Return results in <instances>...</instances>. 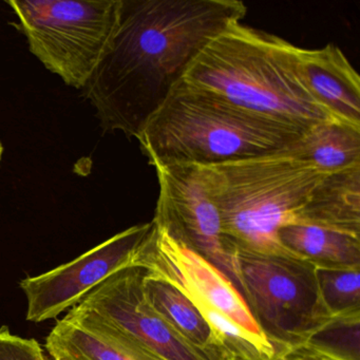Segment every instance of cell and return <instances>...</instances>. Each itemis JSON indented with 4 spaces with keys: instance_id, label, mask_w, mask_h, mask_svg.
Here are the masks:
<instances>
[{
    "instance_id": "cell-1",
    "label": "cell",
    "mask_w": 360,
    "mask_h": 360,
    "mask_svg": "<svg viewBox=\"0 0 360 360\" xmlns=\"http://www.w3.org/2000/svg\"><path fill=\"white\" fill-rule=\"evenodd\" d=\"M246 12L239 0H122L110 47L82 89L103 129L136 138L198 54Z\"/></svg>"
},
{
    "instance_id": "cell-2",
    "label": "cell",
    "mask_w": 360,
    "mask_h": 360,
    "mask_svg": "<svg viewBox=\"0 0 360 360\" xmlns=\"http://www.w3.org/2000/svg\"><path fill=\"white\" fill-rule=\"evenodd\" d=\"M182 81L300 129L337 121L307 89L301 75L300 48L241 22L214 37Z\"/></svg>"
},
{
    "instance_id": "cell-3",
    "label": "cell",
    "mask_w": 360,
    "mask_h": 360,
    "mask_svg": "<svg viewBox=\"0 0 360 360\" xmlns=\"http://www.w3.org/2000/svg\"><path fill=\"white\" fill-rule=\"evenodd\" d=\"M307 131L181 79L136 139L153 167L212 166L288 150Z\"/></svg>"
},
{
    "instance_id": "cell-4",
    "label": "cell",
    "mask_w": 360,
    "mask_h": 360,
    "mask_svg": "<svg viewBox=\"0 0 360 360\" xmlns=\"http://www.w3.org/2000/svg\"><path fill=\"white\" fill-rule=\"evenodd\" d=\"M210 167L229 252L300 258L281 243L279 231L296 222L324 174L288 150Z\"/></svg>"
},
{
    "instance_id": "cell-5",
    "label": "cell",
    "mask_w": 360,
    "mask_h": 360,
    "mask_svg": "<svg viewBox=\"0 0 360 360\" xmlns=\"http://www.w3.org/2000/svg\"><path fill=\"white\" fill-rule=\"evenodd\" d=\"M31 53L66 85L83 89L108 51L122 0H10Z\"/></svg>"
},
{
    "instance_id": "cell-6",
    "label": "cell",
    "mask_w": 360,
    "mask_h": 360,
    "mask_svg": "<svg viewBox=\"0 0 360 360\" xmlns=\"http://www.w3.org/2000/svg\"><path fill=\"white\" fill-rule=\"evenodd\" d=\"M233 256L238 290L275 357L302 343L332 317L320 298L313 263L245 252Z\"/></svg>"
},
{
    "instance_id": "cell-7",
    "label": "cell",
    "mask_w": 360,
    "mask_h": 360,
    "mask_svg": "<svg viewBox=\"0 0 360 360\" xmlns=\"http://www.w3.org/2000/svg\"><path fill=\"white\" fill-rule=\"evenodd\" d=\"M155 168L159 197L151 222L207 259L238 288L237 264L223 236L212 167L174 164Z\"/></svg>"
},
{
    "instance_id": "cell-8",
    "label": "cell",
    "mask_w": 360,
    "mask_h": 360,
    "mask_svg": "<svg viewBox=\"0 0 360 360\" xmlns=\"http://www.w3.org/2000/svg\"><path fill=\"white\" fill-rule=\"evenodd\" d=\"M144 271L129 266L113 274L75 305L79 311L164 360H227L191 345L146 300Z\"/></svg>"
},
{
    "instance_id": "cell-9",
    "label": "cell",
    "mask_w": 360,
    "mask_h": 360,
    "mask_svg": "<svg viewBox=\"0 0 360 360\" xmlns=\"http://www.w3.org/2000/svg\"><path fill=\"white\" fill-rule=\"evenodd\" d=\"M130 266L143 269L146 277L178 288L198 311L204 307L216 309L250 334L267 341L231 279L207 259L153 222Z\"/></svg>"
},
{
    "instance_id": "cell-10",
    "label": "cell",
    "mask_w": 360,
    "mask_h": 360,
    "mask_svg": "<svg viewBox=\"0 0 360 360\" xmlns=\"http://www.w3.org/2000/svg\"><path fill=\"white\" fill-rule=\"evenodd\" d=\"M151 222L134 225L51 271L22 280L27 298V320L54 319L79 304L84 297L113 274L131 265L136 248Z\"/></svg>"
},
{
    "instance_id": "cell-11",
    "label": "cell",
    "mask_w": 360,
    "mask_h": 360,
    "mask_svg": "<svg viewBox=\"0 0 360 360\" xmlns=\"http://www.w3.org/2000/svg\"><path fill=\"white\" fill-rule=\"evenodd\" d=\"M300 70L311 96L335 120L360 128V77L340 48H300Z\"/></svg>"
},
{
    "instance_id": "cell-12",
    "label": "cell",
    "mask_w": 360,
    "mask_h": 360,
    "mask_svg": "<svg viewBox=\"0 0 360 360\" xmlns=\"http://www.w3.org/2000/svg\"><path fill=\"white\" fill-rule=\"evenodd\" d=\"M53 360H164L72 307L46 339Z\"/></svg>"
},
{
    "instance_id": "cell-13",
    "label": "cell",
    "mask_w": 360,
    "mask_h": 360,
    "mask_svg": "<svg viewBox=\"0 0 360 360\" xmlns=\"http://www.w3.org/2000/svg\"><path fill=\"white\" fill-rule=\"evenodd\" d=\"M294 224L311 225L360 237V167L324 174Z\"/></svg>"
},
{
    "instance_id": "cell-14",
    "label": "cell",
    "mask_w": 360,
    "mask_h": 360,
    "mask_svg": "<svg viewBox=\"0 0 360 360\" xmlns=\"http://www.w3.org/2000/svg\"><path fill=\"white\" fill-rule=\"evenodd\" d=\"M288 151L324 174L360 167V128L337 121L319 124Z\"/></svg>"
},
{
    "instance_id": "cell-15",
    "label": "cell",
    "mask_w": 360,
    "mask_h": 360,
    "mask_svg": "<svg viewBox=\"0 0 360 360\" xmlns=\"http://www.w3.org/2000/svg\"><path fill=\"white\" fill-rule=\"evenodd\" d=\"M281 243L316 266L360 265V237L311 226L290 224L279 231Z\"/></svg>"
},
{
    "instance_id": "cell-16",
    "label": "cell",
    "mask_w": 360,
    "mask_h": 360,
    "mask_svg": "<svg viewBox=\"0 0 360 360\" xmlns=\"http://www.w3.org/2000/svg\"><path fill=\"white\" fill-rule=\"evenodd\" d=\"M143 292L150 307L191 345L223 354L210 324L178 288L143 275Z\"/></svg>"
},
{
    "instance_id": "cell-17",
    "label": "cell",
    "mask_w": 360,
    "mask_h": 360,
    "mask_svg": "<svg viewBox=\"0 0 360 360\" xmlns=\"http://www.w3.org/2000/svg\"><path fill=\"white\" fill-rule=\"evenodd\" d=\"M286 353L313 360H360V311L332 316Z\"/></svg>"
},
{
    "instance_id": "cell-18",
    "label": "cell",
    "mask_w": 360,
    "mask_h": 360,
    "mask_svg": "<svg viewBox=\"0 0 360 360\" xmlns=\"http://www.w3.org/2000/svg\"><path fill=\"white\" fill-rule=\"evenodd\" d=\"M320 298L332 316L360 311V265L316 266Z\"/></svg>"
},
{
    "instance_id": "cell-19",
    "label": "cell",
    "mask_w": 360,
    "mask_h": 360,
    "mask_svg": "<svg viewBox=\"0 0 360 360\" xmlns=\"http://www.w3.org/2000/svg\"><path fill=\"white\" fill-rule=\"evenodd\" d=\"M0 360H47L35 339L12 334L7 326L0 328Z\"/></svg>"
},
{
    "instance_id": "cell-20",
    "label": "cell",
    "mask_w": 360,
    "mask_h": 360,
    "mask_svg": "<svg viewBox=\"0 0 360 360\" xmlns=\"http://www.w3.org/2000/svg\"><path fill=\"white\" fill-rule=\"evenodd\" d=\"M274 360H313L305 356L298 355V354L286 353L276 356Z\"/></svg>"
},
{
    "instance_id": "cell-21",
    "label": "cell",
    "mask_w": 360,
    "mask_h": 360,
    "mask_svg": "<svg viewBox=\"0 0 360 360\" xmlns=\"http://www.w3.org/2000/svg\"><path fill=\"white\" fill-rule=\"evenodd\" d=\"M4 148L3 145L0 143V161H1V158H3Z\"/></svg>"
}]
</instances>
